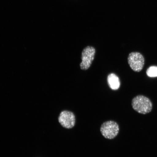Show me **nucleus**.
<instances>
[{"label":"nucleus","mask_w":157,"mask_h":157,"mask_svg":"<svg viewBox=\"0 0 157 157\" xmlns=\"http://www.w3.org/2000/svg\"><path fill=\"white\" fill-rule=\"evenodd\" d=\"M132 106L135 111L143 115L150 113L153 108L152 103L151 100L142 95H137L133 98Z\"/></svg>","instance_id":"nucleus-1"},{"label":"nucleus","mask_w":157,"mask_h":157,"mask_svg":"<svg viewBox=\"0 0 157 157\" xmlns=\"http://www.w3.org/2000/svg\"><path fill=\"white\" fill-rule=\"evenodd\" d=\"M100 131L102 135L105 138L113 139L118 134L119 127L115 121H105L101 125Z\"/></svg>","instance_id":"nucleus-2"},{"label":"nucleus","mask_w":157,"mask_h":157,"mask_svg":"<svg viewBox=\"0 0 157 157\" xmlns=\"http://www.w3.org/2000/svg\"><path fill=\"white\" fill-rule=\"evenodd\" d=\"M96 52L95 49L92 46H87L83 49L82 53V61L80 64L82 70L88 69L94 60Z\"/></svg>","instance_id":"nucleus-3"},{"label":"nucleus","mask_w":157,"mask_h":157,"mask_svg":"<svg viewBox=\"0 0 157 157\" xmlns=\"http://www.w3.org/2000/svg\"><path fill=\"white\" fill-rule=\"evenodd\" d=\"M128 60L129 66L133 71L139 72L143 69L145 60L144 57L140 53H131L129 55Z\"/></svg>","instance_id":"nucleus-4"},{"label":"nucleus","mask_w":157,"mask_h":157,"mask_svg":"<svg viewBox=\"0 0 157 157\" xmlns=\"http://www.w3.org/2000/svg\"><path fill=\"white\" fill-rule=\"evenodd\" d=\"M58 121L60 125L64 128H72L75 124V115L71 111L67 110L62 111L59 115Z\"/></svg>","instance_id":"nucleus-5"},{"label":"nucleus","mask_w":157,"mask_h":157,"mask_svg":"<svg viewBox=\"0 0 157 157\" xmlns=\"http://www.w3.org/2000/svg\"><path fill=\"white\" fill-rule=\"evenodd\" d=\"M108 83L110 88L114 90L119 89L120 87V81L118 77L114 74H109L107 77Z\"/></svg>","instance_id":"nucleus-6"},{"label":"nucleus","mask_w":157,"mask_h":157,"mask_svg":"<svg viewBox=\"0 0 157 157\" xmlns=\"http://www.w3.org/2000/svg\"><path fill=\"white\" fill-rule=\"evenodd\" d=\"M147 76L150 77H157V67L151 66L147 69L146 72Z\"/></svg>","instance_id":"nucleus-7"}]
</instances>
